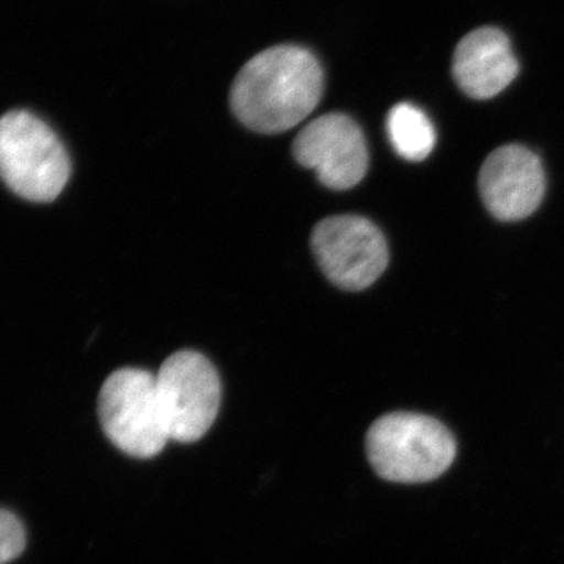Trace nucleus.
I'll use <instances>...</instances> for the list:
<instances>
[{
    "label": "nucleus",
    "mask_w": 564,
    "mask_h": 564,
    "mask_svg": "<svg viewBox=\"0 0 564 564\" xmlns=\"http://www.w3.org/2000/svg\"><path fill=\"white\" fill-rule=\"evenodd\" d=\"M313 251L328 280L345 291H364L389 263L383 232L358 215H336L315 226Z\"/></svg>",
    "instance_id": "6"
},
{
    "label": "nucleus",
    "mask_w": 564,
    "mask_h": 564,
    "mask_svg": "<svg viewBox=\"0 0 564 564\" xmlns=\"http://www.w3.org/2000/svg\"><path fill=\"white\" fill-rule=\"evenodd\" d=\"M452 73L464 95L485 101L516 79L519 63L510 39L499 29L484 28L459 41Z\"/></svg>",
    "instance_id": "9"
},
{
    "label": "nucleus",
    "mask_w": 564,
    "mask_h": 564,
    "mask_svg": "<svg viewBox=\"0 0 564 564\" xmlns=\"http://www.w3.org/2000/svg\"><path fill=\"white\" fill-rule=\"evenodd\" d=\"M367 458L392 484H426L452 466L456 441L443 422L417 413H391L367 432Z\"/></svg>",
    "instance_id": "2"
},
{
    "label": "nucleus",
    "mask_w": 564,
    "mask_h": 564,
    "mask_svg": "<svg viewBox=\"0 0 564 564\" xmlns=\"http://www.w3.org/2000/svg\"><path fill=\"white\" fill-rule=\"evenodd\" d=\"M478 185L486 209L497 220H524L544 198L543 163L521 144L497 148L481 166Z\"/></svg>",
    "instance_id": "8"
},
{
    "label": "nucleus",
    "mask_w": 564,
    "mask_h": 564,
    "mask_svg": "<svg viewBox=\"0 0 564 564\" xmlns=\"http://www.w3.org/2000/svg\"><path fill=\"white\" fill-rule=\"evenodd\" d=\"M25 530L17 514L0 508V564L17 560L24 552Z\"/></svg>",
    "instance_id": "11"
},
{
    "label": "nucleus",
    "mask_w": 564,
    "mask_h": 564,
    "mask_svg": "<svg viewBox=\"0 0 564 564\" xmlns=\"http://www.w3.org/2000/svg\"><path fill=\"white\" fill-rule=\"evenodd\" d=\"M98 413L110 443L133 458H154L170 441L155 375L148 370L111 373L99 392Z\"/></svg>",
    "instance_id": "4"
},
{
    "label": "nucleus",
    "mask_w": 564,
    "mask_h": 564,
    "mask_svg": "<svg viewBox=\"0 0 564 564\" xmlns=\"http://www.w3.org/2000/svg\"><path fill=\"white\" fill-rule=\"evenodd\" d=\"M388 133L393 150L404 161H425L436 144L432 120L425 111L410 102L397 104L389 111Z\"/></svg>",
    "instance_id": "10"
},
{
    "label": "nucleus",
    "mask_w": 564,
    "mask_h": 564,
    "mask_svg": "<svg viewBox=\"0 0 564 564\" xmlns=\"http://www.w3.org/2000/svg\"><path fill=\"white\" fill-rule=\"evenodd\" d=\"M70 162L61 139L31 111L0 118V180L32 203L54 202L69 180Z\"/></svg>",
    "instance_id": "3"
},
{
    "label": "nucleus",
    "mask_w": 564,
    "mask_h": 564,
    "mask_svg": "<svg viewBox=\"0 0 564 564\" xmlns=\"http://www.w3.org/2000/svg\"><path fill=\"white\" fill-rule=\"evenodd\" d=\"M293 158L314 170L325 187L348 191L366 176L369 151L358 122L344 113L311 121L293 141Z\"/></svg>",
    "instance_id": "7"
},
{
    "label": "nucleus",
    "mask_w": 564,
    "mask_h": 564,
    "mask_svg": "<svg viewBox=\"0 0 564 564\" xmlns=\"http://www.w3.org/2000/svg\"><path fill=\"white\" fill-rule=\"evenodd\" d=\"M170 440L195 443L209 432L220 411L221 381L202 352H174L155 373Z\"/></svg>",
    "instance_id": "5"
},
{
    "label": "nucleus",
    "mask_w": 564,
    "mask_h": 564,
    "mask_svg": "<svg viewBox=\"0 0 564 564\" xmlns=\"http://www.w3.org/2000/svg\"><path fill=\"white\" fill-rule=\"evenodd\" d=\"M323 95V69L310 51L274 46L237 74L231 109L251 131L280 133L306 120Z\"/></svg>",
    "instance_id": "1"
}]
</instances>
